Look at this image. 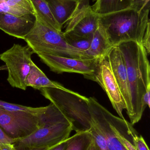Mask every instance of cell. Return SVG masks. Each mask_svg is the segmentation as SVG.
<instances>
[{"instance_id":"cell-1","label":"cell","mask_w":150,"mask_h":150,"mask_svg":"<svg viewBox=\"0 0 150 150\" xmlns=\"http://www.w3.org/2000/svg\"><path fill=\"white\" fill-rule=\"evenodd\" d=\"M150 9L138 11L132 8L98 15V27L112 46L124 41L142 44L150 53Z\"/></svg>"},{"instance_id":"cell-2","label":"cell","mask_w":150,"mask_h":150,"mask_svg":"<svg viewBox=\"0 0 150 150\" xmlns=\"http://www.w3.org/2000/svg\"><path fill=\"white\" fill-rule=\"evenodd\" d=\"M126 64L131 108L128 115L134 125L141 120L146 106L144 95L150 85V66L146 50L142 44L127 41L117 45Z\"/></svg>"},{"instance_id":"cell-3","label":"cell","mask_w":150,"mask_h":150,"mask_svg":"<svg viewBox=\"0 0 150 150\" xmlns=\"http://www.w3.org/2000/svg\"><path fill=\"white\" fill-rule=\"evenodd\" d=\"M72 131L71 123L51 103L41 116L39 128L27 136L14 139L13 144L16 150L51 148L67 140Z\"/></svg>"},{"instance_id":"cell-4","label":"cell","mask_w":150,"mask_h":150,"mask_svg":"<svg viewBox=\"0 0 150 150\" xmlns=\"http://www.w3.org/2000/svg\"><path fill=\"white\" fill-rule=\"evenodd\" d=\"M89 98L92 122L105 137L108 150H136L134 137L138 134L133 125L113 115L95 98Z\"/></svg>"},{"instance_id":"cell-5","label":"cell","mask_w":150,"mask_h":150,"mask_svg":"<svg viewBox=\"0 0 150 150\" xmlns=\"http://www.w3.org/2000/svg\"><path fill=\"white\" fill-rule=\"evenodd\" d=\"M35 23L24 40L34 54H50L80 59H92L86 52L75 48L66 41L63 32H59L43 22L36 12Z\"/></svg>"},{"instance_id":"cell-6","label":"cell","mask_w":150,"mask_h":150,"mask_svg":"<svg viewBox=\"0 0 150 150\" xmlns=\"http://www.w3.org/2000/svg\"><path fill=\"white\" fill-rule=\"evenodd\" d=\"M42 95L54 105L68 120L76 133L90 131L92 118L89 98L70 90L44 88Z\"/></svg>"},{"instance_id":"cell-7","label":"cell","mask_w":150,"mask_h":150,"mask_svg":"<svg viewBox=\"0 0 150 150\" xmlns=\"http://www.w3.org/2000/svg\"><path fill=\"white\" fill-rule=\"evenodd\" d=\"M33 54L28 45L14 44L0 54V59L5 63L8 71L7 81L12 87L26 90V80L30 72Z\"/></svg>"},{"instance_id":"cell-8","label":"cell","mask_w":150,"mask_h":150,"mask_svg":"<svg viewBox=\"0 0 150 150\" xmlns=\"http://www.w3.org/2000/svg\"><path fill=\"white\" fill-rule=\"evenodd\" d=\"M86 78L97 82L102 87L119 116L122 119H125L123 111L124 109L126 110V105L107 55L99 59L93 74Z\"/></svg>"},{"instance_id":"cell-9","label":"cell","mask_w":150,"mask_h":150,"mask_svg":"<svg viewBox=\"0 0 150 150\" xmlns=\"http://www.w3.org/2000/svg\"><path fill=\"white\" fill-rule=\"evenodd\" d=\"M99 16L90 4L89 0H78L73 12L64 25V33L82 37H92L98 28Z\"/></svg>"},{"instance_id":"cell-10","label":"cell","mask_w":150,"mask_h":150,"mask_svg":"<svg viewBox=\"0 0 150 150\" xmlns=\"http://www.w3.org/2000/svg\"><path fill=\"white\" fill-rule=\"evenodd\" d=\"M38 56L52 72L58 74L76 73L85 78L93 74L99 59H80L46 54Z\"/></svg>"},{"instance_id":"cell-11","label":"cell","mask_w":150,"mask_h":150,"mask_svg":"<svg viewBox=\"0 0 150 150\" xmlns=\"http://www.w3.org/2000/svg\"><path fill=\"white\" fill-rule=\"evenodd\" d=\"M0 107L12 115L21 129L23 137L31 134L39 128L41 116L47 108V106H25L1 100H0Z\"/></svg>"},{"instance_id":"cell-12","label":"cell","mask_w":150,"mask_h":150,"mask_svg":"<svg viewBox=\"0 0 150 150\" xmlns=\"http://www.w3.org/2000/svg\"><path fill=\"white\" fill-rule=\"evenodd\" d=\"M107 55L126 105V110L128 115L131 111V104L127 68L124 59L117 46L112 47Z\"/></svg>"},{"instance_id":"cell-13","label":"cell","mask_w":150,"mask_h":150,"mask_svg":"<svg viewBox=\"0 0 150 150\" xmlns=\"http://www.w3.org/2000/svg\"><path fill=\"white\" fill-rule=\"evenodd\" d=\"M35 20V15L18 17L0 11V30L12 37L24 40L33 27Z\"/></svg>"},{"instance_id":"cell-14","label":"cell","mask_w":150,"mask_h":150,"mask_svg":"<svg viewBox=\"0 0 150 150\" xmlns=\"http://www.w3.org/2000/svg\"><path fill=\"white\" fill-rule=\"evenodd\" d=\"M26 84L27 87L31 86L39 91L44 88H56L65 91L68 90L59 83L50 80L33 61L26 80Z\"/></svg>"},{"instance_id":"cell-15","label":"cell","mask_w":150,"mask_h":150,"mask_svg":"<svg viewBox=\"0 0 150 150\" xmlns=\"http://www.w3.org/2000/svg\"><path fill=\"white\" fill-rule=\"evenodd\" d=\"M55 18L62 30L78 0H46Z\"/></svg>"},{"instance_id":"cell-16","label":"cell","mask_w":150,"mask_h":150,"mask_svg":"<svg viewBox=\"0 0 150 150\" xmlns=\"http://www.w3.org/2000/svg\"><path fill=\"white\" fill-rule=\"evenodd\" d=\"M112 47L98 27L92 35L90 45L86 52L92 59H100L106 56Z\"/></svg>"},{"instance_id":"cell-17","label":"cell","mask_w":150,"mask_h":150,"mask_svg":"<svg viewBox=\"0 0 150 150\" xmlns=\"http://www.w3.org/2000/svg\"><path fill=\"white\" fill-rule=\"evenodd\" d=\"M0 11L16 16L34 15V11L29 0H0Z\"/></svg>"},{"instance_id":"cell-18","label":"cell","mask_w":150,"mask_h":150,"mask_svg":"<svg viewBox=\"0 0 150 150\" xmlns=\"http://www.w3.org/2000/svg\"><path fill=\"white\" fill-rule=\"evenodd\" d=\"M132 0H97L92 7L98 15H103L129 8Z\"/></svg>"},{"instance_id":"cell-19","label":"cell","mask_w":150,"mask_h":150,"mask_svg":"<svg viewBox=\"0 0 150 150\" xmlns=\"http://www.w3.org/2000/svg\"><path fill=\"white\" fill-rule=\"evenodd\" d=\"M34 12L47 25L59 32H62L46 0H29Z\"/></svg>"},{"instance_id":"cell-20","label":"cell","mask_w":150,"mask_h":150,"mask_svg":"<svg viewBox=\"0 0 150 150\" xmlns=\"http://www.w3.org/2000/svg\"><path fill=\"white\" fill-rule=\"evenodd\" d=\"M0 127L13 139L23 137V135L12 115L5 109L0 107Z\"/></svg>"},{"instance_id":"cell-21","label":"cell","mask_w":150,"mask_h":150,"mask_svg":"<svg viewBox=\"0 0 150 150\" xmlns=\"http://www.w3.org/2000/svg\"><path fill=\"white\" fill-rule=\"evenodd\" d=\"M93 141V136L90 131L76 133L68 139L65 150H89Z\"/></svg>"},{"instance_id":"cell-22","label":"cell","mask_w":150,"mask_h":150,"mask_svg":"<svg viewBox=\"0 0 150 150\" xmlns=\"http://www.w3.org/2000/svg\"><path fill=\"white\" fill-rule=\"evenodd\" d=\"M63 34L66 41L71 46L85 52L90 47L92 36V37H82L70 33H63Z\"/></svg>"},{"instance_id":"cell-23","label":"cell","mask_w":150,"mask_h":150,"mask_svg":"<svg viewBox=\"0 0 150 150\" xmlns=\"http://www.w3.org/2000/svg\"><path fill=\"white\" fill-rule=\"evenodd\" d=\"M93 136L96 144L101 150H108L106 141L99 129L92 122L91 127L90 130Z\"/></svg>"},{"instance_id":"cell-24","label":"cell","mask_w":150,"mask_h":150,"mask_svg":"<svg viewBox=\"0 0 150 150\" xmlns=\"http://www.w3.org/2000/svg\"><path fill=\"white\" fill-rule=\"evenodd\" d=\"M150 0H132L131 7L138 11L150 9Z\"/></svg>"},{"instance_id":"cell-25","label":"cell","mask_w":150,"mask_h":150,"mask_svg":"<svg viewBox=\"0 0 150 150\" xmlns=\"http://www.w3.org/2000/svg\"><path fill=\"white\" fill-rule=\"evenodd\" d=\"M134 145L136 150H149L142 136L137 134L134 137Z\"/></svg>"},{"instance_id":"cell-26","label":"cell","mask_w":150,"mask_h":150,"mask_svg":"<svg viewBox=\"0 0 150 150\" xmlns=\"http://www.w3.org/2000/svg\"><path fill=\"white\" fill-rule=\"evenodd\" d=\"M14 140L8 136L0 127V143H13Z\"/></svg>"},{"instance_id":"cell-27","label":"cell","mask_w":150,"mask_h":150,"mask_svg":"<svg viewBox=\"0 0 150 150\" xmlns=\"http://www.w3.org/2000/svg\"><path fill=\"white\" fill-rule=\"evenodd\" d=\"M143 102L145 106L150 107V85L147 87L146 92L144 95Z\"/></svg>"},{"instance_id":"cell-28","label":"cell","mask_w":150,"mask_h":150,"mask_svg":"<svg viewBox=\"0 0 150 150\" xmlns=\"http://www.w3.org/2000/svg\"><path fill=\"white\" fill-rule=\"evenodd\" d=\"M68 139L57 144L49 150H65L68 145Z\"/></svg>"},{"instance_id":"cell-29","label":"cell","mask_w":150,"mask_h":150,"mask_svg":"<svg viewBox=\"0 0 150 150\" xmlns=\"http://www.w3.org/2000/svg\"><path fill=\"white\" fill-rule=\"evenodd\" d=\"M0 150H16L13 143H0Z\"/></svg>"},{"instance_id":"cell-30","label":"cell","mask_w":150,"mask_h":150,"mask_svg":"<svg viewBox=\"0 0 150 150\" xmlns=\"http://www.w3.org/2000/svg\"><path fill=\"white\" fill-rule=\"evenodd\" d=\"M89 150H101L100 147L98 146L97 144H96V142L94 141L93 137V141L91 144Z\"/></svg>"},{"instance_id":"cell-31","label":"cell","mask_w":150,"mask_h":150,"mask_svg":"<svg viewBox=\"0 0 150 150\" xmlns=\"http://www.w3.org/2000/svg\"><path fill=\"white\" fill-rule=\"evenodd\" d=\"M53 147L49 148V147H45V148H37V149H28L26 150H49L52 149Z\"/></svg>"},{"instance_id":"cell-32","label":"cell","mask_w":150,"mask_h":150,"mask_svg":"<svg viewBox=\"0 0 150 150\" xmlns=\"http://www.w3.org/2000/svg\"><path fill=\"white\" fill-rule=\"evenodd\" d=\"M7 67L6 65H4V66H1L0 67V71L4 70H7Z\"/></svg>"},{"instance_id":"cell-33","label":"cell","mask_w":150,"mask_h":150,"mask_svg":"<svg viewBox=\"0 0 150 150\" xmlns=\"http://www.w3.org/2000/svg\"><path fill=\"white\" fill-rule=\"evenodd\" d=\"M92 1L94 2V1H97V0H92Z\"/></svg>"}]
</instances>
